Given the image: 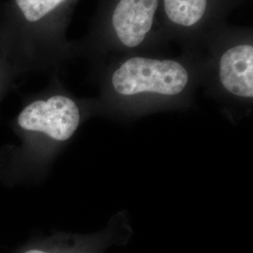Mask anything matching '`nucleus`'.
I'll use <instances>...</instances> for the list:
<instances>
[{"label": "nucleus", "mask_w": 253, "mask_h": 253, "mask_svg": "<svg viewBox=\"0 0 253 253\" xmlns=\"http://www.w3.org/2000/svg\"><path fill=\"white\" fill-rule=\"evenodd\" d=\"M77 0H6L0 32L16 69L58 62L73 52L66 38Z\"/></svg>", "instance_id": "obj_1"}, {"label": "nucleus", "mask_w": 253, "mask_h": 253, "mask_svg": "<svg viewBox=\"0 0 253 253\" xmlns=\"http://www.w3.org/2000/svg\"><path fill=\"white\" fill-rule=\"evenodd\" d=\"M189 82L190 73L179 61L139 55L121 62L111 77L113 89L122 97H175L183 93Z\"/></svg>", "instance_id": "obj_2"}, {"label": "nucleus", "mask_w": 253, "mask_h": 253, "mask_svg": "<svg viewBox=\"0 0 253 253\" xmlns=\"http://www.w3.org/2000/svg\"><path fill=\"white\" fill-rule=\"evenodd\" d=\"M81 120V112L74 100L62 94L28 103L17 118L25 130L42 132L55 141L64 142L74 134Z\"/></svg>", "instance_id": "obj_3"}, {"label": "nucleus", "mask_w": 253, "mask_h": 253, "mask_svg": "<svg viewBox=\"0 0 253 253\" xmlns=\"http://www.w3.org/2000/svg\"><path fill=\"white\" fill-rule=\"evenodd\" d=\"M160 0H115L108 14L110 33L125 50L138 48L152 30Z\"/></svg>", "instance_id": "obj_4"}, {"label": "nucleus", "mask_w": 253, "mask_h": 253, "mask_svg": "<svg viewBox=\"0 0 253 253\" xmlns=\"http://www.w3.org/2000/svg\"><path fill=\"white\" fill-rule=\"evenodd\" d=\"M218 77L223 88L238 98H253V45L239 42L228 47L218 59Z\"/></svg>", "instance_id": "obj_5"}, {"label": "nucleus", "mask_w": 253, "mask_h": 253, "mask_svg": "<svg viewBox=\"0 0 253 253\" xmlns=\"http://www.w3.org/2000/svg\"><path fill=\"white\" fill-rule=\"evenodd\" d=\"M210 0H163L168 22L180 29H194L208 14Z\"/></svg>", "instance_id": "obj_6"}, {"label": "nucleus", "mask_w": 253, "mask_h": 253, "mask_svg": "<svg viewBox=\"0 0 253 253\" xmlns=\"http://www.w3.org/2000/svg\"><path fill=\"white\" fill-rule=\"evenodd\" d=\"M47 253L43 251H41V250H30V251H27V253Z\"/></svg>", "instance_id": "obj_7"}]
</instances>
